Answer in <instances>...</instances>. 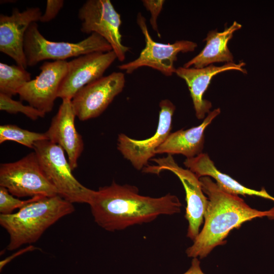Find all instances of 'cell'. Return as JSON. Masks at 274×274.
<instances>
[{"mask_svg":"<svg viewBox=\"0 0 274 274\" xmlns=\"http://www.w3.org/2000/svg\"><path fill=\"white\" fill-rule=\"evenodd\" d=\"M88 204L94 221L108 231L122 230L150 223L161 215L179 213L182 206L177 196L170 193L159 197L144 196L135 186L115 182L93 190Z\"/></svg>","mask_w":274,"mask_h":274,"instance_id":"obj_1","label":"cell"},{"mask_svg":"<svg viewBox=\"0 0 274 274\" xmlns=\"http://www.w3.org/2000/svg\"><path fill=\"white\" fill-rule=\"evenodd\" d=\"M199 180L209 202L203 228L186 250L188 257H206L215 247L226 243L231 230L247 221L263 217L274 219V207L265 211L253 209L238 195L222 190L211 177H202Z\"/></svg>","mask_w":274,"mask_h":274,"instance_id":"obj_2","label":"cell"},{"mask_svg":"<svg viewBox=\"0 0 274 274\" xmlns=\"http://www.w3.org/2000/svg\"><path fill=\"white\" fill-rule=\"evenodd\" d=\"M75 211L73 203L57 195L38 196L16 213L1 214L0 224L9 235L6 249L36 243L49 227Z\"/></svg>","mask_w":274,"mask_h":274,"instance_id":"obj_3","label":"cell"},{"mask_svg":"<svg viewBox=\"0 0 274 274\" xmlns=\"http://www.w3.org/2000/svg\"><path fill=\"white\" fill-rule=\"evenodd\" d=\"M24 50L27 66H33L45 60L64 61L90 53L113 50L109 43L96 33L77 43L50 41L41 33L37 22H33L25 32Z\"/></svg>","mask_w":274,"mask_h":274,"instance_id":"obj_4","label":"cell"},{"mask_svg":"<svg viewBox=\"0 0 274 274\" xmlns=\"http://www.w3.org/2000/svg\"><path fill=\"white\" fill-rule=\"evenodd\" d=\"M42 170L58 195L69 202L88 204L93 190L73 176L64 151L49 140L37 142L33 147Z\"/></svg>","mask_w":274,"mask_h":274,"instance_id":"obj_5","label":"cell"},{"mask_svg":"<svg viewBox=\"0 0 274 274\" xmlns=\"http://www.w3.org/2000/svg\"><path fill=\"white\" fill-rule=\"evenodd\" d=\"M0 186L17 197L58 195L45 175L35 152L0 165Z\"/></svg>","mask_w":274,"mask_h":274,"instance_id":"obj_6","label":"cell"},{"mask_svg":"<svg viewBox=\"0 0 274 274\" xmlns=\"http://www.w3.org/2000/svg\"><path fill=\"white\" fill-rule=\"evenodd\" d=\"M152 160L156 164L148 165L143 168V172L159 175L164 170L170 171L176 175L182 183L187 203L185 215L188 222L187 236L194 241L200 232L209 202L208 198L202 190L199 178L190 169L180 166L171 155Z\"/></svg>","mask_w":274,"mask_h":274,"instance_id":"obj_7","label":"cell"},{"mask_svg":"<svg viewBox=\"0 0 274 274\" xmlns=\"http://www.w3.org/2000/svg\"><path fill=\"white\" fill-rule=\"evenodd\" d=\"M81 31L85 33H96L111 45L117 59L123 61L129 48L122 43L120 28L121 16L110 0H88L79 9Z\"/></svg>","mask_w":274,"mask_h":274,"instance_id":"obj_8","label":"cell"},{"mask_svg":"<svg viewBox=\"0 0 274 274\" xmlns=\"http://www.w3.org/2000/svg\"><path fill=\"white\" fill-rule=\"evenodd\" d=\"M136 22L143 34L146 45L139 57L135 59L118 66L127 74H131L143 66H147L161 72L166 76L175 73L176 68L174 62L177 60V55L180 53L193 52L197 47L196 43L187 41H177L173 44H162L155 42L148 31L145 18L139 13Z\"/></svg>","mask_w":274,"mask_h":274,"instance_id":"obj_9","label":"cell"},{"mask_svg":"<svg viewBox=\"0 0 274 274\" xmlns=\"http://www.w3.org/2000/svg\"><path fill=\"white\" fill-rule=\"evenodd\" d=\"M125 84L124 73L114 72L83 87L71 100L76 117L86 121L99 116L122 92Z\"/></svg>","mask_w":274,"mask_h":274,"instance_id":"obj_10","label":"cell"},{"mask_svg":"<svg viewBox=\"0 0 274 274\" xmlns=\"http://www.w3.org/2000/svg\"><path fill=\"white\" fill-rule=\"evenodd\" d=\"M158 125L155 133L151 137L138 140L120 133L117 140V148L123 156L129 160L137 170L143 169L154 157L156 149L171 133L172 118L175 106L169 99L161 100L159 103Z\"/></svg>","mask_w":274,"mask_h":274,"instance_id":"obj_11","label":"cell"},{"mask_svg":"<svg viewBox=\"0 0 274 274\" xmlns=\"http://www.w3.org/2000/svg\"><path fill=\"white\" fill-rule=\"evenodd\" d=\"M116 59L117 56L112 50L84 54L68 61L57 97L72 100L83 87L102 77Z\"/></svg>","mask_w":274,"mask_h":274,"instance_id":"obj_12","label":"cell"},{"mask_svg":"<svg viewBox=\"0 0 274 274\" xmlns=\"http://www.w3.org/2000/svg\"><path fill=\"white\" fill-rule=\"evenodd\" d=\"M67 63L66 60L44 62L40 67V74L18 91L20 100L45 114L51 112L67 70Z\"/></svg>","mask_w":274,"mask_h":274,"instance_id":"obj_13","label":"cell"},{"mask_svg":"<svg viewBox=\"0 0 274 274\" xmlns=\"http://www.w3.org/2000/svg\"><path fill=\"white\" fill-rule=\"evenodd\" d=\"M42 15L37 7L22 12L14 8L10 16L0 15V51L25 68L28 66L24 50L25 34L30 24L40 21Z\"/></svg>","mask_w":274,"mask_h":274,"instance_id":"obj_14","label":"cell"},{"mask_svg":"<svg viewBox=\"0 0 274 274\" xmlns=\"http://www.w3.org/2000/svg\"><path fill=\"white\" fill-rule=\"evenodd\" d=\"M76 117L71 100L62 99L45 132L48 140L60 146L66 152L73 170L77 167L78 159L84 150L82 137L75 127Z\"/></svg>","mask_w":274,"mask_h":274,"instance_id":"obj_15","label":"cell"},{"mask_svg":"<svg viewBox=\"0 0 274 274\" xmlns=\"http://www.w3.org/2000/svg\"><path fill=\"white\" fill-rule=\"evenodd\" d=\"M244 62L239 63H226L222 66L210 65L202 68L179 67L175 74L184 79L189 89L192 99L196 117L198 119L204 118L212 108L211 102L203 99V96L207 90L212 78L217 74L230 70H236L244 74L247 71L243 66Z\"/></svg>","mask_w":274,"mask_h":274,"instance_id":"obj_16","label":"cell"},{"mask_svg":"<svg viewBox=\"0 0 274 274\" xmlns=\"http://www.w3.org/2000/svg\"><path fill=\"white\" fill-rule=\"evenodd\" d=\"M220 112V108L216 109L208 114L200 125L170 133L156 149V154H182L187 158L201 154L204 142V131Z\"/></svg>","mask_w":274,"mask_h":274,"instance_id":"obj_17","label":"cell"},{"mask_svg":"<svg viewBox=\"0 0 274 274\" xmlns=\"http://www.w3.org/2000/svg\"><path fill=\"white\" fill-rule=\"evenodd\" d=\"M185 166L200 178L209 177L214 178L217 184L223 190L234 195L256 196L274 201V197L269 195L264 188L256 190L241 184L229 176L221 172L215 165L207 153H201L184 162Z\"/></svg>","mask_w":274,"mask_h":274,"instance_id":"obj_18","label":"cell"},{"mask_svg":"<svg viewBox=\"0 0 274 274\" xmlns=\"http://www.w3.org/2000/svg\"><path fill=\"white\" fill-rule=\"evenodd\" d=\"M242 25L234 21L229 27L222 32L210 30L203 40L206 45L200 52L184 64L185 67L202 68L216 62H233V56L228 48V42L234 32L239 29Z\"/></svg>","mask_w":274,"mask_h":274,"instance_id":"obj_19","label":"cell"},{"mask_svg":"<svg viewBox=\"0 0 274 274\" xmlns=\"http://www.w3.org/2000/svg\"><path fill=\"white\" fill-rule=\"evenodd\" d=\"M31 80V74L26 68L18 65L0 63V93L12 97Z\"/></svg>","mask_w":274,"mask_h":274,"instance_id":"obj_20","label":"cell"},{"mask_svg":"<svg viewBox=\"0 0 274 274\" xmlns=\"http://www.w3.org/2000/svg\"><path fill=\"white\" fill-rule=\"evenodd\" d=\"M48 140L45 132L29 131L13 124H4L0 126V144L13 141L30 149L38 141Z\"/></svg>","mask_w":274,"mask_h":274,"instance_id":"obj_21","label":"cell"},{"mask_svg":"<svg viewBox=\"0 0 274 274\" xmlns=\"http://www.w3.org/2000/svg\"><path fill=\"white\" fill-rule=\"evenodd\" d=\"M0 110L10 114L21 113L33 121L43 118L46 114L30 105H24L21 101L0 93Z\"/></svg>","mask_w":274,"mask_h":274,"instance_id":"obj_22","label":"cell"},{"mask_svg":"<svg viewBox=\"0 0 274 274\" xmlns=\"http://www.w3.org/2000/svg\"><path fill=\"white\" fill-rule=\"evenodd\" d=\"M38 196L30 197L27 200H21L15 197L6 188L0 186L1 214H11L14 210L20 209L35 200Z\"/></svg>","mask_w":274,"mask_h":274,"instance_id":"obj_23","label":"cell"},{"mask_svg":"<svg viewBox=\"0 0 274 274\" xmlns=\"http://www.w3.org/2000/svg\"><path fill=\"white\" fill-rule=\"evenodd\" d=\"M165 1L163 0H143L142 3L146 9L150 12V24L158 37L160 35L158 29L157 18L161 12Z\"/></svg>","mask_w":274,"mask_h":274,"instance_id":"obj_24","label":"cell"},{"mask_svg":"<svg viewBox=\"0 0 274 274\" xmlns=\"http://www.w3.org/2000/svg\"><path fill=\"white\" fill-rule=\"evenodd\" d=\"M64 3L63 0H47L45 11L39 21L46 23L54 19L63 7Z\"/></svg>","mask_w":274,"mask_h":274,"instance_id":"obj_25","label":"cell"},{"mask_svg":"<svg viewBox=\"0 0 274 274\" xmlns=\"http://www.w3.org/2000/svg\"><path fill=\"white\" fill-rule=\"evenodd\" d=\"M183 274H204L200 268L199 259L193 258L190 268Z\"/></svg>","mask_w":274,"mask_h":274,"instance_id":"obj_26","label":"cell"},{"mask_svg":"<svg viewBox=\"0 0 274 274\" xmlns=\"http://www.w3.org/2000/svg\"><path fill=\"white\" fill-rule=\"evenodd\" d=\"M36 249V248H35V247L33 246L32 245H30L25 248L21 249L17 252L15 253L14 254H13L11 256L2 261L1 262V268H2L6 264V263L9 262L12 259L18 256L19 255H21L28 251H33L35 250Z\"/></svg>","mask_w":274,"mask_h":274,"instance_id":"obj_27","label":"cell"}]
</instances>
